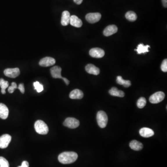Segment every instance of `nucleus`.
Wrapping results in <instances>:
<instances>
[{"instance_id": "f257e3e1", "label": "nucleus", "mask_w": 167, "mask_h": 167, "mask_svg": "<svg viewBox=\"0 0 167 167\" xmlns=\"http://www.w3.org/2000/svg\"><path fill=\"white\" fill-rule=\"evenodd\" d=\"M78 157V154L75 152L71 151L64 152L59 155L58 160L61 164H67L75 162L77 159Z\"/></svg>"}, {"instance_id": "f03ea898", "label": "nucleus", "mask_w": 167, "mask_h": 167, "mask_svg": "<svg viewBox=\"0 0 167 167\" xmlns=\"http://www.w3.org/2000/svg\"><path fill=\"white\" fill-rule=\"evenodd\" d=\"M35 128L36 132L41 135H46L49 132V127L42 120H38L35 123Z\"/></svg>"}, {"instance_id": "7ed1b4c3", "label": "nucleus", "mask_w": 167, "mask_h": 167, "mask_svg": "<svg viewBox=\"0 0 167 167\" xmlns=\"http://www.w3.org/2000/svg\"><path fill=\"white\" fill-rule=\"evenodd\" d=\"M108 119L107 114L104 111H99L97 113V122L100 128H104L106 127L108 123Z\"/></svg>"}, {"instance_id": "20e7f679", "label": "nucleus", "mask_w": 167, "mask_h": 167, "mask_svg": "<svg viewBox=\"0 0 167 167\" xmlns=\"http://www.w3.org/2000/svg\"><path fill=\"white\" fill-rule=\"evenodd\" d=\"M165 94L162 91H158L152 94L149 98V101L152 104H158L164 100Z\"/></svg>"}, {"instance_id": "39448f33", "label": "nucleus", "mask_w": 167, "mask_h": 167, "mask_svg": "<svg viewBox=\"0 0 167 167\" xmlns=\"http://www.w3.org/2000/svg\"><path fill=\"white\" fill-rule=\"evenodd\" d=\"M80 121L73 118H68L66 119L64 122V125L70 129H75L80 125Z\"/></svg>"}, {"instance_id": "423d86ee", "label": "nucleus", "mask_w": 167, "mask_h": 167, "mask_svg": "<svg viewBox=\"0 0 167 167\" xmlns=\"http://www.w3.org/2000/svg\"><path fill=\"white\" fill-rule=\"evenodd\" d=\"M101 18V15L99 13H91L87 14L85 19L90 23L98 22Z\"/></svg>"}, {"instance_id": "0eeeda50", "label": "nucleus", "mask_w": 167, "mask_h": 167, "mask_svg": "<svg viewBox=\"0 0 167 167\" xmlns=\"http://www.w3.org/2000/svg\"><path fill=\"white\" fill-rule=\"evenodd\" d=\"M4 73L7 77L11 78H15L20 75V69L18 68H8L4 71Z\"/></svg>"}, {"instance_id": "6e6552de", "label": "nucleus", "mask_w": 167, "mask_h": 167, "mask_svg": "<svg viewBox=\"0 0 167 167\" xmlns=\"http://www.w3.org/2000/svg\"><path fill=\"white\" fill-rule=\"evenodd\" d=\"M89 54L93 58H101L105 55V53L104 50L96 47L90 50Z\"/></svg>"}, {"instance_id": "1a4fd4ad", "label": "nucleus", "mask_w": 167, "mask_h": 167, "mask_svg": "<svg viewBox=\"0 0 167 167\" xmlns=\"http://www.w3.org/2000/svg\"><path fill=\"white\" fill-rule=\"evenodd\" d=\"M11 141V137L8 134H4L0 137V148L5 149L8 146Z\"/></svg>"}, {"instance_id": "9d476101", "label": "nucleus", "mask_w": 167, "mask_h": 167, "mask_svg": "<svg viewBox=\"0 0 167 167\" xmlns=\"http://www.w3.org/2000/svg\"><path fill=\"white\" fill-rule=\"evenodd\" d=\"M55 59L50 57L43 58L39 61V65L43 67H49L53 66L55 63Z\"/></svg>"}, {"instance_id": "9b49d317", "label": "nucleus", "mask_w": 167, "mask_h": 167, "mask_svg": "<svg viewBox=\"0 0 167 167\" xmlns=\"http://www.w3.org/2000/svg\"><path fill=\"white\" fill-rule=\"evenodd\" d=\"M61 70L62 69L59 66L53 67L50 69V72L52 77L54 78H61L63 80L64 78L61 76Z\"/></svg>"}, {"instance_id": "f8f14e48", "label": "nucleus", "mask_w": 167, "mask_h": 167, "mask_svg": "<svg viewBox=\"0 0 167 167\" xmlns=\"http://www.w3.org/2000/svg\"><path fill=\"white\" fill-rule=\"evenodd\" d=\"M118 28L115 25H112L107 26L103 31V34L105 36L108 37L118 32Z\"/></svg>"}, {"instance_id": "ddd939ff", "label": "nucleus", "mask_w": 167, "mask_h": 167, "mask_svg": "<svg viewBox=\"0 0 167 167\" xmlns=\"http://www.w3.org/2000/svg\"><path fill=\"white\" fill-rule=\"evenodd\" d=\"M139 134L143 137L148 138L154 135V132L150 128L144 127L141 129L139 130Z\"/></svg>"}, {"instance_id": "4468645a", "label": "nucleus", "mask_w": 167, "mask_h": 167, "mask_svg": "<svg viewBox=\"0 0 167 167\" xmlns=\"http://www.w3.org/2000/svg\"><path fill=\"white\" fill-rule=\"evenodd\" d=\"M85 70L88 73L93 75H98L100 73V70L99 68L91 64H88L85 67Z\"/></svg>"}, {"instance_id": "2eb2a0df", "label": "nucleus", "mask_w": 167, "mask_h": 167, "mask_svg": "<svg viewBox=\"0 0 167 167\" xmlns=\"http://www.w3.org/2000/svg\"><path fill=\"white\" fill-rule=\"evenodd\" d=\"M9 114V110L6 105L0 103V118L2 119H6L8 118Z\"/></svg>"}, {"instance_id": "dca6fc26", "label": "nucleus", "mask_w": 167, "mask_h": 167, "mask_svg": "<svg viewBox=\"0 0 167 167\" xmlns=\"http://www.w3.org/2000/svg\"><path fill=\"white\" fill-rule=\"evenodd\" d=\"M70 14L68 11L63 12L61 17V23L62 25L66 26L70 23Z\"/></svg>"}, {"instance_id": "f3484780", "label": "nucleus", "mask_w": 167, "mask_h": 167, "mask_svg": "<svg viewBox=\"0 0 167 167\" xmlns=\"http://www.w3.org/2000/svg\"><path fill=\"white\" fill-rule=\"evenodd\" d=\"M83 92L81 90L77 89L72 91L69 94V97L71 99H81L83 98Z\"/></svg>"}, {"instance_id": "a211bd4d", "label": "nucleus", "mask_w": 167, "mask_h": 167, "mask_svg": "<svg viewBox=\"0 0 167 167\" xmlns=\"http://www.w3.org/2000/svg\"><path fill=\"white\" fill-rule=\"evenodd\" d=\"M70 23L71 26L76 28H80L83 24L82 21L77 16L74 15L71 16Z\"/></svg>"}, {"instance_id": "6ab92c4d", "label": "nucleus", "mask_w": 167, "mask_h": 167, "mask_svg": "<svg viewBox=\"0 0 167 167\" xmlns=\"http://www.w3.org/2000/svg\"><path fill=\"white\" fill-rule=\"evenodd\" d=\"M130 147L132 150L139 151L143 148V144L137 140H133L130 143Z\"/></svg>"}, {"instance_id": "aec40b11", "label": "nucleus", "mask_w": 167, "mask_h": 167, "mask_svg": "<svg viewBox=\"0 0 167 167\" xmlns=\"http://www.w3.org/2000/svg\"><path fill=\"white\" fill-rule=\"evenodd\" d=\"M109 94L112 96H115V97H123L125 96V92L119 90L117 88L115 87H113L112 88L111 90H109Z\"/></svg>"}, {"instance_id": "412c9836", "label": "nucleus", "mask_w": 167, "mask_h": 167, "mask_svg": "<svg viewBox=\"0 0 167 167\" xmlns=\"http://www.w3.org/2000/svg\"><path fill=\"white\" fill-rule=\"evenodd\" d=\"M150 46L149 45L144 46L143 44H140L138 45L137 49H135V51H137L138 54H141V53H144L147 52H149V50H148L150 48Z\"/></svg>"}, {"instance_id": "4be33fe9", "label": "nucleus", "mask_w": 167, "mask_h": 167, "mask_svg": "<svg viewBox=\"0 0 167 167\" xmlns=\"http://www.w3.org/2000/svg\"><path fill=\"white\" fill-rule=\"evenodd\" d=\"M116 82L119 85H123L125 87H129L131 85V82L130 80H123V78L120 76L116 77Z\"/></svg>"}, {"instance_id": "5701e85b", "label": "nucleus", "mask_w": 167, "mask_h": 167, "mask_svg": "<svg viewBox=\"0 0 167 167\" xmlns=\"http://www.w3.org/2000/svg\"><path fill=\"white\" fill-rule=\"evenodd\" d=\"M125 17L128 21L133 22L137 19V15L134 12L130 11L126 13Z\"/></svg>"}, {"instance_id": "b1692460", "label": "nucleus", "mask_w": 167, "mask_h": 167, "mask_svg": "<svg viewBox=\"0 0 167 167\" xmlns=\"http://www.w3.org/2000/svg\"><path fill=\"white\" fill-rule=\"evenodd\" d=\"M9 84L7 81H5L3 78L0 79V87H1V92L3 94H6V88L8 87Z\"/></svg>"}, {"instance_id": "393cba45", "label": "nucleus", "mask_w": 167, "mask_h": 167, "mask_svg": "<svg viewBox=\"0 0 167 167\" xmlns=\"http://www.w3.org/2000/svg\"><path fill=\"white\" fill-rule=\"evenodd\" d=\"M146 104V100L144 97H141L137 100V106L140 109L143 108Z\"/></svg>"}, {"instance_id": "a878e982", "label": "nucleus", "mask_w": 167, "mask_h": 167, "mask_svg": "<svg viewBox=\"0 0 167 167\" xmlns=\"http://www.w3.org/2000/svg\"><path fill=\"white\" fill-rule=\"evenodd\" d=\"M0 167H9L8 161L3 157H0Z\"/></svg>"}, {"instance_id": "bb28decb", "label": "nucleus", "mask_w": 167, "mask_h": 167, "mask_svg": "<svg viewBox=\"0 0 167 167\" xmlns=\"http://www.w3.org/2000/svg\"><path fill=\"white\" fill-rule=\"evenodd\" d=\"M33 86L35 87V89L38 92H42L43 90V87L42 85L40 84V83L38 81L34 82Z\"/></svg>"}, {"instance_id": "cd10ccee", "label": "nucleus", "mask_w": 167, "mask_h": 167, "mask_svg": "<svg viewBox=\"0 0 167 167\" xmlns=\"http://www.w3.org/2000/svg\"><path fill=\"white\" fill-rule=\"evenodd\" d=\"M17 85L16 83L15 82H12L11 84V85L10 87H8V91L10 94H12L14 92V91L16 88H17Z\"/></svg>"}, {"instance_id": "c85d7f7f", "label": "nucleus", "mask_w": 167, "mask_h": 167, "mask_svg": "<svg viewBox=\"0 0 167 167\" xmlns=\"http://www.w3.org/2000/svg\"><path fill=\"white\" fill-rule=\"evenodd\" d=\"M161 68L162 71L164 72H167V60L165 59L164 60L163 62L161 63Z\"/></svg>"}, {"instance_id": "c756f323", "label": "nucleus", "mask_w": 167, "mask_h": 167, "mask_svg": "<svg viewBox=\"0 0 167 167\" xmlns=\"http://www.w3.org/2000/svg\"><path fill=\"white\" fill-rule=\"evenodd\" d=\"M18 89L20 90V91H21V92L22 94H24V85H23V84H20L19 85Z\"/></svg>"}, {"instance_id": "7c9ffc66", "label": "nucleus", "mask_w": 167, "mask_h": 167, "mask_svg": "<svg viewBox=\"0 0 167 167\" xmlns=\"http://www.w3.org/2000/svg\"><path fill=\"white\" fill-rule=\"evenodd\" d=\"M18 167H29V164L28 161H24L22 162L21 166H18Z\"/></svg>"}, {"instance_id": "2f4dec72", "label": "nucleus", "mask_w": 167, "mask_h": 167, "mask_svg": "<svg viewBox=\"0 0 167 167\" xmlns=\"http://www.w3.org/2000/svg\"><path fill=\"white\" fill-rule=\"evenodd\" d=\"M83 0H73L74 2L78 5H80L82 3Z\"/></svg>"}, {"instance_id": "473e14b6", "label": "nucleus", "mask_w": 167, "mask_h": 167, "mask_svg": "<svg viewBox=\"0 0 167 167\" xmlns=\"http://www.w3.org/2000/svg\"><path fill=\"white\" fill-rule=\"evenodd\" d=\"M162 3L164 7L167 8V0H162Z\"/></svg>"}]
</instances>
